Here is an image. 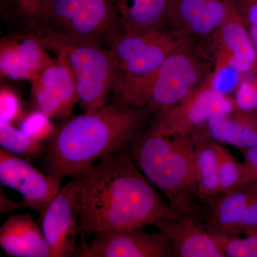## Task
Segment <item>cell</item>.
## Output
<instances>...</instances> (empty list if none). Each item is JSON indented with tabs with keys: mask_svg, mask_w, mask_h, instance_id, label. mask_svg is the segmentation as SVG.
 <instances>
[{
	"mask_svg": "<svg viewBox=\"0 0 257 257\" xmlns=\"http://www.w3.org/2000/svg\"><path fill=\"white\" fill-rule=\"evenodd\" d=\"M74 179L79 184V234L143 229L181 216L124 150L106 155Z\"/></svg>",
	"mask_w": 257,
	"mask_h": 257,
	"instance_id": "1",
	"label": "cell"
},
{
	"mask_svg": "<svg viewBox=\"0 0 257 257\" xmlns=\"http://www.w3.org/2000/svg\"><path fill=\"white\" fill-rule=\"evenodd\" d=\"M147 109L112 101L59 125L44 155L46 173L74 179L106 155L122 151L143 125Z\"/></svg>",
	"mask_w": 257,
	"mask_h": 257,
	"instance_id": "2",
	"label": "cell"
},
{
	"mask_svg": "<svg viewBox=\"0 0 257 257\" xmlns=\"http://www.w3.org/2000/svg\"><path fill=\"white\" fill-rule=\"evenodd\" d=\"M138 167L181 215H192L198 197L195 143L189 136L165 137L149 130L133 145Z\"/></svg>",
	"mask_w": 257,
	"mask_h": 257,
	"instance_id": "3",
	"label": "cell"
},
{
	"mask_svg": "<svg viewBox=\"0 0 257 257\" xmlns=\"http://www.w3.org/2000/svg\"><path fill=\"white\" fill-rule=\"evenodd\" d=\"M28 27L44 44L92 42L108 47L121 32L112 0H49Z\"/></svg>",
	"mask_w": 257,
	"mask_h": 257,
	"instance_id": "4",
	"label": "cell"
},
{
	"mask_svg": "<svg viewBox=\"0 0 257 257\" xmlns=\"http://www.w3.org/2000/svg\"><path fill=\"white\" fill-rule=\"evenodd\" d=\"M184 45L187 44L165 29L117 34L108 45L116 69L113 102L138 107L149 79L171 53Z\"/></svg>",
	"mask_w": 257,
	"mask_h": 257,
	"instance_id": "5",
	"label": "cell"
},
{
	"mask_svg": "<svg viewBox=\"0 0 257 257\" xmlns=\"http://www.w3.org/2000/svg\"><path fill=\"white\" fill-rule=\"evenodd\" d=\"M213 69L197 48L182 45L149 79L139 97L138 107L160 111L175 105L204 82Z\"/></svg>",
	"mask_w": 257,
	"mask_h": 257,
	"instance_id": "6",
	"label": "cell"
},
{
	"mask_svg": "<svg viewBox=\"0 0 257 257\" xmlns=\"http://www.w3.org/2000/svg\"><path fill=\"white\" fill-rule=\"evenodd\" d=\"M44 45L54 51H62L67 57L84 112H93L105 105L116 78L109 47L92 42H54Z\"/></svg>",
	"mask_w": 257,
	"mask_h": 257,
	"instance_id": "7",
	"label": "cell"
},
{
	"mask_svg": "<svg viewBox=\"0 0 257 257\" xmlns=\"http://www.w3.org/2000/svg\"><path fill=\"white\" fill-rule=\"evenodd\" d=\"M213 69L206 80L177 104L160 110L152 133L165 137L189 136L218 115L236 110L234 99L216 86Z\"/></svg>",
	"mask_w": 257,
	"mask_h": 257,
	"instance_id": "8",
	"label": "cell"
},
{
	"mask_svg": "<svg viewBox=\"0 0 257 257\" xmlns=\"http://www.w3.org/2000/svg\"><path fill=\"white\" fill-rule=\"evenodd\" d=\"M234 12L232 0H171L165 29L197 48L198 42L209 44Z\"/></svg>",
	"mask_w": 257,
	"mask_h": 257,
	"instance_id": "9",
	"label": "cell"
},
{
	"mask_svg": "<svg viewBox=\"0 0 257 257\" xmlns=\"http://www.w3.org/2000/svg\"><path fill=\"white\" fill-rule=\"evenodd\" d=\"M31 81L32 94L39 110L50 118L67 119L79 102L74 74L62 51Z\"/></svg>",
	"mask_w": 257,
	"mask_h": 257,
	"instance_id": "10",
	"label": "cell"
},
{
	"mask_svg": "<svg viewBox=\"0 0 257 257\" xmlns=\"http://www.w3.org/2000/svg\"><path fill=\"white\" fill-rule=\"evenodd\" d=\"M79 184L72 179L49 202L41 214V229L53 257L74 256L79 234Z\"/></svg>",
	"mask_w": 257,
	"mask_h": 257,
	"instance_id": "11",
	"label": "cell"
},
{
	"mask_svg": "<svg viewBox=\"0 0 257 257\" xmlns=\"http://www.w3.org/2000/svg\"><path fill=\"white\" fill-rule=\"evenodd\" d=\"M74 256L80 257H169L175 256L162 233L143 229L110 230L95 234L90 243L83 242Z\"/></svg>",
	"mask_w": 257,
	"mask_h": 257,
	"instance_id": "12",
	"label": "cell"
},
{
	"mask_svg": "<svg viewBox=\"0 0 257 257\" xmlns=\"http://www.w3.org/2000/svg\"><path fill=\"white\" fill-rule=\"evenodd\" d=\"M0 181L20 194L25 207L41 213L60 190L62 179L42 173L28 161L1 147Z\"/></svg>",
	"mask_w": 257,
	"mask_h": 257,
	"instance_id": "13",
	"label": "cell"
},
{
	"mask_svg": "<svg viewBox=\"0 0 257 257\" xmlns=\"http://www.w3.org/2000/svg\"><path fill=\"white\" fill-rule=\"evenodd\" d=\"M209 45L214 56V71L231 69L243 77L257 67V55L248 27L236 11L216 32Z\"/></svg>",
	"mask_w": 257,
	"mask_h": 257,
	"instance_id": "14",
	"label": "cell"
},
{
	"mask_svg": "<svg viewBox=\"0 0 257 257\" xmlns=\"http://www.w3.org/2000/svg\"><path fill=\"white\" fill-rule=\"evenodd\" d=\"M33 32L13 34L0 40L1 78L31 82L52 57Z\"/></svg>",
	"mask_w": 257,
	"mask_h": 257,
	"instance_id": "15",
	"label": "cell"
},
{
	"mask_svg": "<svg viewBox=\"0 0 257 257\" xmlns=\"http://www.w3.org/2000/svg\"><path fill=\"white\" fill-rule=\"evenodd\" d=\"M155 226L169 240L175 256H225L212 234L199 224L192 215L162 219Z\"/></svg>",
	"mask_w": 257,
	"mask_h": 257,
	"instance_id": "16",
	"label": "cell"
},
{
	"mask_svg": "<svg viewBox=\"0 0 257 257\" xmlns=\"http://www.w3.org/2000/svg\"><path fill=\"white\" fill-rule=\"evenodd\" d=\"M190 136L195 141L228 144L245 150L257 145V115L237 110L218 115Z\"/></svg>",
	"mask_w": 257,
	"mask_h": 257,
	"instance_id": "17",
	"label": "cell"
},
{
	"mask_svg": "<svg viewBox=\"0 0 257 257\" xmlns=\"http://www.w3.org/2000/svg\"><path fill=\"white\" fill-rule=\"evenodd\" d=\"M0 246L8 256L53 257L41 228L30 214L11 215L2 225Z\"/></svg>",
	"mask_w": 257,
	"mask_h": 257,
	"instance_id": "18",
	"label": "cell"
},
{
	"mask_svg": "<svg viewBox=\"0 0 257 257\" xmlns=\"http://www.w3.org/2000/svg\"><path fill=\"white\" fill-rule=\"evenodd\" d=\"M256 195L257 180L221 194L213 204L208 231L213 234L239 236L250 204Z\"/></svg>",
	"mask_w": 257,
	"mask_h": 257,
	"instance_id": "19",
	"label": "cell"
},
{
	"mask_svg": "<svg viewBox=\"0 0 257 257\" xmlns=\"http://www.w3.org/2000/svg\"><path fill=\"white\" fill-rule=\"evenodd\" d=\"M121 32L165 29L171 0H112Z\"/></svg>",
	"mask_w": 257,
	"mask_h": 257,
	"instance_id": "20",
	"label": "cell"
},
{
	"mask_svg": "<svg viewBox=\"0 0 257 257\" xmlns=\"http://www.w3.org/2000/svg\"><path fill=\"white\" fill-rule=\"evenodd\" d=\"M194 141L198 195L207 199L220 195L219 160L216 143Z\"/></svg>",
	"mask_w": 257,
	"mask_h": 257,
	"instance_id": "21",
	"label": "cell"
},
{
	"mask_svg": "<svg viewBox=\"0 0 257 257\" xmlns=\"http://www.w3.org/2000/svg\"><path fill=\"white\" fill-rule=\"evenodd\" d=\"M0 145L7 151L30 158L44 157L47 150L46 145L30 138L3 119H0Z\"/></svg>",
	"mask_w": 257,
	"mask_h": 257,
	"instance_id": "22",
	"label": "cell"
},
{
	"mask_svg": "<svg viewBox=\"0 0 257 257\" xmlns=\"http://www.w3.org/2000/svg\"><path fill=\"white\" fill-rule=\"evenodd\" d=\"M219 160L220 195L242 184L255 180L244 164L240 163L232 155L219 143H216ZM219 195V196H220Z\"/></svg>",
	"mask_w": 257,
	"mask_h": 257,
	"instance_id": "23",
	"label": "cell"
},
{
	"mask_svg": "<svg viewBox=\"0 0 257 257\" xmlns=\"http://www.w3.org/2000/svg\"><path fill=\"white\" fill-rule=\"evenodd\" d=\"M211 234L225 256L257 257V229L248 231L243 238Z\"/></svg>",
	"mask_w": 257,
	"mask_h": 257,
	"instance_id": "24",
	"label": "cell"
},
{
	"mask_svg": "<svg viewBox=\"0 0 257 257\" xmlns=\"http://www.w3.org/2000/svg\"><path fill=\"white\" fill-rule=\"evenodd\" d=\"M234 100L236 110L257 115V69L241 77Z\"/></svg>",
	"mask_w": 257,
	"mask_h": 257,
	"instance_id": "25",
	"label": "cell"
},
{
	"mask_svg": "<svg viewBox=\"0 0 257 257\" xmlns=\"http://www.w3.org/2000/svg\"><path fill=\"white\" fill-rule=\"evenodd\" d=\"M20 130L39 143L49 141L55 131L50 116L37 110L27 115L22 121Z\"/></svg>",
	"mask_w": 257,
	"mask_h": 257,
	"instance_id": "26",
	"label": "cell"
},
{
	"mask_svg": "<svg viewBox=\"0 0 257 257\" xmlns=\"http://www.w3.org/2000/svg\"><path fill=\"white\" fill-rule=\"evenodd\" d=\"M22 116L20 99L15 92L8 88L0 90V119L13 123Z\"/></svg>",
	"mask_w": 257,
	"mask_h": 257,
	"instance_id": "27",
	"label": "cell"
},
{
	"mask_svg": "<svg viewBox=\"0 0 257 257\" xmlns=\"http://www.w3.org/2000/svg\"><path fill=\"white\" fill-rule=\"evenodd\" d=\"M235 11L248 28H257V0H232Z\"/></svg>",
	"mask_w": 257,
	"mask_h": 257,
	"instance_id": "28",
	"label": "cell"
},
{
	"mask_svg": "<svg viewBox=\"0 0 257 257\" xmlns=\"http://www.w3.org/2000/svg\"><path fill=\"white\" fill-rule=\"evenodd\" d=\"M49 0H10L19 15L26 22L27 25Z\"/></svg>",
	"mask_w": 257,
	"mask_h": 257,
	"instance_id": "29",
	"label": "cell"
},
{
	"mask_svg": "<svg viewBox=\"0 0 257 257\" xmlns=\"http://www.w3.org/2000/svg\"><path fill=\"white\" fill-rule=\"evenodd\" d=\"M0 203H1L0 204V213L2 214L26 207L23 201L22 202H16V201L8 198V196L3 192L2 187L1 192H0Z\"/></svg>",
	"mask_w": 257,
	"mask_h": 257,
	"instance_id": "30",
	"label": "cell"
},
{
	"mask_svg": "<svg viewBox=\"0 0 257 257\" xmlns=\"http://www.w3.org/2000/svg\"><path fill=\"white\" fill-rule=\"evenodd\" d=\"M241 151L242 152L243 157H244L243 164L246 165L248 170L249 171L257 167V145Z\"/></svg>",
	"mask_w": 257,
	"mask_h": 257,
	"instance_id": "31",
	"label": "cell"
},
{
	"mask_svg": "<svg viewBox=\"0 0 257 257\" xmlns=\"http://www.w3.org/2000/svg\"><path fill=\"white\" fill-rule=\"evenodd\" d=\"M248 31H249L250 36H251V40H252L253 46H254L257 55V28H248ZM256 69H257V67ZM256 69H255V70H256Z\"/></svg>",
	"mask_w": 257,
	"mask_h": 257,
	"instance_id": "32",
	"label": "cell"
},
{
	"mask_svg": "<svg viewBox=\"0 0 257 257\" xmlns=\"http://www.w3.org/2000/svg\"><path fill=\"white\" fill-rule=\"evenodd\" d=\"M249 172L250 175H251V177L255 180H257V167H255V168L252 169V170L248 171Z\"/></svg>",
	"mask_w": 257,
	"mask_h": 257,
	"instance_id": "33",
	"label": "cell"
}]
</instances>
